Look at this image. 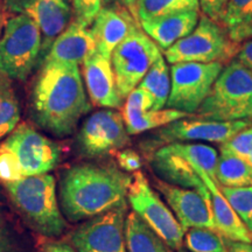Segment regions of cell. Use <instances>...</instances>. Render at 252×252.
<instances>
[{"label":"cell","mask_w":252,"mask_h":252,"mask_svg":"<svg viewBox=\"0 0 252 252\" xmlns=\"http://www.w3.org/2000/svg\"><path fill=\"white\" fill-rule=\"evenodd\" d=\"M220 147L228 150L229 152L243 158L248 161L249 158L252 156V125L239 131L228 141L220 144Z\"/></svg>","instance_id":"obj_32"},{"label":"cell","mask_w":252,"mask_h":252,"mask_svg":"<svg viewBox=\"0 0 252 252\" xmlns=\"http://www.w3.org/2000/svg\"><path fill=\"white\" fill-rule=\"evenodd\" d=\"M132 175L117 165L81 163L70 167L60 182L63 214L71 222L89 220L127 206Z\"/></svg>","instance_id":"obj_1"},{"label":"cell","mask_w":252,"mask_h":252,"mask_svg":"<svg viewBox=\"0 0 252 252\" xmlns=\"http://www.w3.org/2000/svg\"><path fill=\"white\" fill-rule=\"evenodd\" d=\"M2 30V17H1V11H0V34H1Z\"/></svg>","instance_id":"obj_43"},{"label":"cell","mask_w":252,"mask_h":252,"mask_svg":"<svg viewBox=\"0 0 252 252\" xmlns=\"http://www.w3.org/2000/svg\"><path fill=\"white\" fill-rule=\"evenodd\" d=\"M102 1L103 0H74L75 20L89 27L102 8Z\"/></svg>","instance_id":"obj_34"},{"label":"cell","mask_w":252,"mask_h":252,"mask_svg":"<svg viewBox=\"0 0 252 252\" xmlns=\"http://www.w3.org/2000/svg\"><path fill=\"white\" fill-rule=\"evenodd\" d=\"M23 171L17 158L4 145H0V181L9 184L23 179Z\"/></svg>","instance_id":"obj_31"},{"label":"cell","mask_w":252,"mask_h":252,"mask_svg":"<svg viewBox=\"0 0 252 252\" xmlns=\"http://www.w3.org/2000/svg\"><path fill=\"white\" fill-rule=\"evenodd\" d=\"M250 125V121L217 122L190 115L159 127L141 143L140 147L150 157L159 147L172 143L208 141L223 144Z\"/></svg>","instance_id":"obj_9"},{"label":"cell","mask_w":252,"mask_h":252,"mask_svg":"<svg viewBox=\"0 0 252 252\" xmlns=\"http://www.w3.org/2000/svg\"><path fill=\"white\" fill-rule=\"evenodd\" d=\"M82 64L91 103L99 108L121 109L123 98L116 84L111 60L94 49L84 59Z\"/></svg>","instance_id":"obj_16"},{"label":"cell","mask_w":252,"mask_h":252,"mask_svg":"<svg viewBox=\"0 0 252 252\" xmlns=\"http://www.w3.org/2000/svg\"><path fill=\"white\" fill-rule=\"evenodd\" d=\"M224 65L220 62L174 63L167 109L195 115Z\"/></svg>","instance_id":"obj_11"},{"label":"cell","mask_w":252,"mask_h":252,"mask_svg":"<svg viewBox=\"0 0 252 252\" xmlns=\"http://www.w3.org/2000/svg\"><path fill=\"white\" fill-rule=\"evenodd\" d=\"M248 162H249V163H250V165H251V166H252V156H251V157H250V158H249V160H248Z\"/></svg>","instance_id":"obj_44"},{"label":"cell","mask_w":252,"mask_h":252,"mask_svg":"<svg viewBox=\"0 0 252 252\" xmlns=\"http://www.w3.org/2000/svg\"><path fill=\"white\" fill-rule=\"evenodd\" d=\"M8 80L0 76V139L7 137L20 121V108Z\"/></svg>","instance_id":"obj_27"},{"label":"cell","mask_w":252,"mask_h":252,"mask_svg":"<svg viewBox=\"0 0 252 252\" xmlns=\"http://www.w3.org/2000/svg\"><path fill=\"white\" fill-rule=\"evenodd\" d=\"M216 182L220 187H252V166L243 158L220 147Z\"/></svg>","instance_id":"obj_23"},{"label":"cell","mask_w":252,"mask_h":252,"mask_svg":"<svg viewBox=\"0 0 252 252\" xmlns=\"http://www.w3.org/2000/svg\"><path fill=\"white\" fill-rule=\"evenodd\" d=\"M125 248L126 252H173V249L134 212L126 216Z\"/></svg>","instance_id":"obj_22"},{"label":"cell","mask_w":252,"mask_h":252,"mask_svg":"<svg viewBox=\"0 0 252 252\" xmlns=\"http://www.w3.org/2000/svg\"><path fill=\"white\" fill-rule=\"evenodd\" d=\"M80 252H88V251H80Z\"/></svg>","instance_id":"obj_47"},{"label":"cell","mask_w":252,"mask_h":252,"mask_svg":"<svg viewBox=\"0 0 252 252\" xmlns=\"http://www.w3.org/2000/svg\"><path fill=\"white\" fill-rule=\"evenodd\" d=\"M198 20V9H189L140 21V27L159 48L166 50L176 41L191 33Z\"/></svg>","instance_id":"obj_19"},{"label":"cell","mask_w":252,"mask_h":252,"mask_svg":"<svg viewBox=\"0 0 252 252\" xmlns=\"http://www.w3.org/2000/svg\"><path fill=\"white\" fill-rule=\"evenodd\" d=\"M228 2L229 0H198V6L203 12L204 17L212 19L216 23H220Z\"/></svg>","instance_id":"obj_36"},{"label":"cell","mask_w":252,"mask_h":252,"mask_svg":"<svg viewBox=\"0 0 252 252\" xmlns=\"http://www.w3.org/2000/svg\"><path fill=\"white\" fill-rule=\"evenodd\" d=\"M153 171L160 180L184 188L203 190L206 185L197 174L200 167L216 182L219 153L204 144L172 143L163 145L149 157Z\"/></svg>","instance_id":"obj_5"},{"label":"cell","mask_w":252,"mask_h":252,"mask_svg":"<svg viewBox=\"0 0 252 252\" xmlns=\"http://www.w3.org/2000/svg\"><path fill=\"white\" fill-rule=\"evenodd\" d=\"M127 201L133 212L173 250H180L185 236L184 229L172 210L151 187L143 172H134L132 175Z\"/></svg>","instance_id":"obj_10"},{"label":"cell","mask_w":252,"mask_h":252,"mask_svg":"<svg viewBox=\"0 0 252 252\" xmlns=\"http://www.w3.org/2000/svg\"><path fill=\"white\" fill-rule=\"evenodd\" d=\"M0 252H17L8 232L0 225Z\"/></svg>","instance_id":"obj_41"},{"label":"cell","mask_w":252,"mask_h":252,"mask_svg":"<svg viewBox=\"0 0 252 252\" xmlns=\"http://www.w3.org/2000/svg\"><path fill=\"white\" fill-rule=\"evenodd\" d=\"M82 154L99 158L116 154L128 144V133L121 112L105 109L94 112L81 126L77 135Z\"/></svg>","instance_id":"obj_13"},{"label":"cell","mask_w":252,"mask_h":252,"mask_svg":"<svg viewBox=\"0 0 252 252\" xmlns=\"http://www.w3.org/2000/svg\"><path fill=\"white\" fill-rule=\"evenodd\" d=\"M135 23L137 19L124 6L100 8L90 30L96 50L111 59L113 49L125 39Z\"/></svg>","instance_id":"obj_17"},{"label":"cell","mask_w":252,"mask_h":252,"mask_svg":"<svg viewBox=\"0 0 252 252\" xmlns=\"http://www.w3.org/2000/svg\"><path fill=\"white\" fill-rule=\"evenodd\" d=\"M230 39L236 43H242L243 41L252 40V20L249 23L242 25L235 30L228 32Z\"/></svg>","instance_id":"obj_38"},{"label":"cell","mask_w":252,"mask_h":252,"mask_svg":"<svg viewBox=\"0 0 252 252\" xmlns=\"http://www.w3.org/2000/svg\"><path fill=\"white\" fill-rule=\"evenodd\" d=\"M250 20H252V0H229L220 23L229 32Z\"/></svg>","instance_id":"obj_30"},{"label":"cell","mask_w":252,"mask_h":252,"mask_svg":"<svg viewBox=\"0 0 252 252\" xmlns=\"http://www.w3.org/2000/svg\"><path fill=\"white\" fill-rule=\"evenodd\" d=\"M105 1H108V2L113 1V2H117V4H121L122 6H124V7L127 8L128 11H130L131 13L135 17L134 6H135V1H137V0H105ZM135 19H137V18H135Z\"/></svg>","instance_id":"obj_42"},{"label":"cell","mask_w":252,"mask_h":252,"mask_svg":"<svg viewBox=\"0 0 252 252\" xmlns=\"http://www.w3.org/2000/svg\"><path fill=\"white\" fill-rule=\"evenodd\" d=\"M219 187L220 193L252 236V187Z\"/></svg>","instance_id":"obj_29"},{"label":"cell","mask_w":252,"mask_h":252,"mask_svg":"<svg viewBox=\"0 0 252 252\" xmlns=\"http://www.w3.org/2000/svg\"><path fill=\"white\" fill-rule=\"evenodd\" d=\"M198 0H137L134 13L140 23L162 15L198 9Z\"/></svg>","instance_id":"obj_26"},{"label":"cell","mask_w":252,"mask_h":252,"mask_svg":"<svg viewBox=\"0 0 252 252\" xmlns=\"http://www.w3.org/2000/svg\"><path fill=\"white\" fill-rule=\"evenodd\" d=\"M117 166L126 173H134L140 171L143 166V159L139 153L131 149H123L116 153Z\"/></svg>","instance_id":"obj_35"},{"label":"cell","mask_w":252,"mask_h":252,"mask_svg":"<svg viewBox=\"0 0 252 252\" xmlns=\"http://www.w3.org/2000/svg\"><path fill=\"white\" fill-rule=\"evenodd\" d=\"M153 99V110H162L171 91V74L162 56H159L138 84Z\"/></svg>","instance_id":"obj_25"},{"label":"cell","mask_w":252,"mask_h":252,"mask_svg":"<svg viewBox=\"0 0 252 252\" xmlns=\"http://www.w3.org/2000/svg\"><path fill=\"white\" fill-rule=\"evenodd\" d=\"M225 243V252H252V242H238V241H230L224 238Z\"/></svg>","instance_id":"obj_39"},{"label":"cell","mask_w":252,"mask_h":252,"mask_svg":"<svg viewBox=\"0 0 252 252\" xmlns=\"http://www.w3.org/2000/svg\"><path fill=\"white\" fill-rule=\"evenodd\" d=\"M182 244L189 252H225L224 237L212 229H188Z\"/></svg>","instance_id":"obj_28"},{"label":"cell","mask_w":252,"mask_h":252,"mask_svg":"<svg viewBox=\"0 0 252 252\" xmlns=\"http://www.w3.org/2000/svg\"><path fill=\"white\" fill-rule=\"evenodd\" d=\"M154 186L165 197L185 232L190 228L216 230L207 187L196 190L167 184L160 179H157Z\"/></svg>","instance_id":"obj_15"},{"label":"cell","mask_w":252,"mask_h":252,"mask_svg":"<svg viewBox=\"0 0 252 252\" xmlns=\"http://www.w3.org/2000/svg\"><path fill=\"white\" fill-rule=\"evenodd\" d=\"M42 252H76L75 249L67 243L63 242L50 241L43 245Z\"/></svg>","instance_id":"obj_40"},{"label":"cell","mask_w":252,"mask_h":252,"mask_svg":"<svg viewBox=\"0 0 252 252\" xmlns=\"http://www.w3.org/2000/svg\"><path fill=\"white\" fill-rule=\"evenodd\" d=\"M26 14L39 26L43 37L42 49H46L68 27L71 9L63 0H33Z\"/></svg>","instance_id":"obj_21"},{"label":"cell","mask_w":252,"mask_h":252,"mask_svg":"<svg viewBox=\"0 0 252 252\" xmlns=\"http://www.w3.org/2000/svg\"><path fill=\"white\" fill-rule=\"evenodd\" d=\"M159 56H161L159 47L145 33L140 24L135 23L125 39L113 49L110 59L123 99L138 87Z\"/></svg>","instance_id":"obj_8"},{"label":"cell","mask_w":252,"mask_h":252,"mask_svg":"<svg viewBox=\"0 0 252 252\" xmlns=\"http://www.w3.org/2000/svg\"><path fill=\"white\" fill-rule=\"evenodd\" d=\"M2 145L17 158L24 178L47 174L61 160L60 145L26 123L17 125Z\"/></svg>","instance_id":"obj_12"},{"label":"cell","mask_w":252,"mask_h":252,"mask_svg":"<svg viewBox=\"0 0 252 252\" xmlns=\"http://www.w3.org/2000/svg\"><path fill=\"white\" fill-rule=\"evenodd\" d=\"M96 49L90 30L78 21H72L50 45L45 63L78 65Z\"/></svg>","instance_id":"obj_18"},{"label":"cell","mask_w":252,"mask_h":252,"mask_svg":"<svg viewBox=\"0 0 252 252\" xmlns=\"http://www.w3.org/2000/svg\"><path fill=\"white\" fill-rule=\"evenodd\" d=\"M33 117L41 127L58 137L76 130L91 105L78 65L43 63L32 94Z\"/></svg>","instance_id":"obj_2"},{"label":"cell","mask_w":252,"mask_h":252,"mask_svg":"<svg viewBox=\"0 0 252 252\" xmlns=\"http://www.w3.org/2000/svg\"><path fill=\"white\" fill-rule=\"evenodd\" d=\"M239 45L230 39L225 28L203 15L191 33L165 50V58L171 64L181 62L224 64L236 56Z\"/></svg>","instance_id":"obj_7"},{"label":"cell","mask_w":252,"mask_h":252,"mask_svg":"<svg viewBox=\"0 0 252 252\" xmlns=\"http://www.w3.org/2000/svg\"><path fill=\"white\" fill-rule=\"evenodd\" d=\"M235 59L252 71V40H247L239 45Z\"/></svg>","instance_id":"obj_37"},{"label":"cell","mask_w":252,"mask_h":252,"mask_svg":"<svg viewBox=\"0 0 252 252\" xmlns=\"http://www.w3.org/2000/svg\"><path fill=\"white\" fill-rule=\"evenodd\" d=\"M63 1H65V2H68V0H63Z\"/></svg>","instance_id":"obj_46"},{"label":"cell","mask_w":252,"mask_h":252,"mask_svg":"<svg viewBox=\"0 0 252 252\" xmlns=\"http://www.w3.org/2000/svg\"><path fill=\"white\" fill-rule=\"evenodd\" d=\"M147 110H153V99L144 89L137 87L126 96L122 115L147 111Z\"/></svg>","instance_id":"obj_33"},{"label":"cell","mask_w":252,"mask_h":252,"mask_svg":"<svg viewBox=\"0 0 252 252\" xmlns=\"http://www.w3.org/2000/svg\"><path fill=\"white\" fill-rule=\"evenodd\" d=\"M178 252H186V251H184V250H181V249H180V250H179Z\"/></svg>","instance_id":"obj_45"},{"label":"cell","mask_w":252,"mask_h":252,"mask_svg":"<svg viewBox=\"0 0 252 252\" xmlns=\"http://www.w3.org/2000/svg\"><path fill=\"white\" fill-rule=\"evenodd\" d=\"M122 116L124 119L127 133L134 135L162 127V126L178 121V119L188 117V116H190V113L174 109H162L147 110V111L127 113V115Z\"/></svg>","instance_id":"obj_24"},{"label":"cell","mask_w":252,"mask_h":252,"mask_svg":"<svg viewBox=\"0 0 252 252\" xmlns=\"http://www.w3.org/2000/svg\"><path fill=\"white\" fill-rule=\"evenodd\" d=\"M5 187L17 209L37 232L47 237L63 234L67 222L58 203L54 176L48 173L25 176Z\"/></svg>","instance_id":"obj_3"},{"label":"cell","mask_w":252,"mask_h":252,"mask_svg":"<svg viewBox=\"0 0 252 252\" xmlns=\"http://www.w3.org/2000/svg\"><path fill=\"white\" fill-rule=\"evenodd\" d=\"M42 49V35L26 13L12 18L0 37V74L12 80H26L35 68Z\"/></svg>","instance_id":"obj_6"},{"label":"cell","mask_w":252,"mask_h":252,"mask_svg":"<svg viewBox=\"0 0 252 252\" xmlns=\"http://www.w3.org/2000/svg\"><path fill=\"white\" fill-rule=\"evenodd\" d=\"M196 171L200 178L202 179L203 184L206 185L208 191H209L210 208H212L214 222H215L217 231L223 237L230 239V241L251 243V234L245 228L243 222L239 220L237 214L230 206L226 198L220 193L219 185L207 173H204L200 167H197Z\"/></svg>","instance_id":"obj_20"},{"label":"cell","mask_w":252,"mask_h":252,"mask_svg":"<svg viewBox=\"0 0 252 252\" xmlns=\"http://www.w3.org/2000/svg\"><path fill=\"white\" fill-rule=\"evenodd\" d=\"M126 210L119 207L89 219L72 232V245L78 252H126Z\"/></svg>","instance_id":"obj_14"},{"label":"cell","mask_w":252,"mask_h":252,"mask_svg":"<svg viewBox=\"0 0 252 252\" xmlns=\"http://www.w3.org/2000/svg\"><path fill=\"white\" fill-rule=\"evenodd\" d=\"M195 115L217 122H252V71L236 59L229 61Z\"/></svg>","instance_id":"obj_4"}]
</instances>
